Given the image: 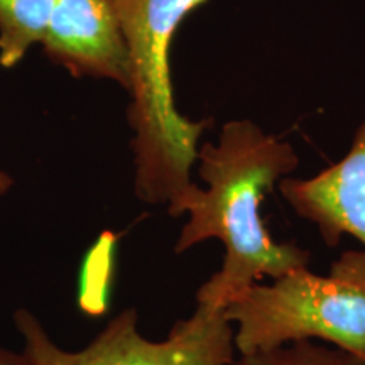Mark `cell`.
Segmentation results:
<instances>
[{
  "instance_id": "6da1fadb",
  "label": "cell",
  "mask_w": 365,
  "mask_h": 365,
  "mask_svg": "<svg viewBox=\"0 0 365 365\" xmlns=\"http://www.w3.org/2000/svg\"><path fill=\"white\" fill-rule=\"evenodd\" d=\"M196 163L208 188L193 185L168 213L190 215L175 245L178 254L208 239L225 245L223 266L198 289V304L225 309L261 277L277 279L308 267V250L274 240L261 217L264 196L298 168L293 145L250 120H230L217 144L200 145Z\"/></svg>"
},
{
  "instance_id": "7a4b0ae2",
  "label": "cell",
  "mask_w": 365,
  "mask_h": 365,
  "mask_svg": "<svg viewBox=\"0 0 365 365\" xmlns=\"http://www.w3.org/2000/svg\"><path fill=\"white\" fill-rule=\"evenodd\" d=\"M208 0H112L130 58L127 120L134 191L140 202L171 208L191 190V168L212 120L176 108L170 53L182 21Z\"/></svg>"
},
{
  "instance_id": "3957f363",
  "label": "cell",
  "mask_w": 365,
  "mask_h": 365,
  "mask_svg": "<svg viewBox=\"0 0 365 365\" xmlns=\"http://www.w3.org/2000/svg\"><path fill=\"white\" fill-rule=\"evenodd\" d=\"M223 314L242 355L322 339L365 360V252L345 250L325 277L304 267L250 286Z\"/></svg>"
},
{
  "instance_id": "277c9868",
  "label": "cell",
  "mask_w": 365,
  "mask_h": 365,
  "mask_svg": "<svg viewBox=\"0 0 365 365\" xmlns=\"http://www.w3.org/2000/svg\"><path fill=\"white\" fill-rule=\"evenodd\" d=\"M14 322L33 365H234L232 323L223 309L205 304L175 323L163 341L144 339L137 330V312L125 309L80 352L59 349L27 309L14 314Z\"/></svg>"
},
{
  "instance_id": "5b68a950",
  "label": "cell",
  "mask_w": 365,
  "mask_h": 365,
  "mask_svg": "<svg viewBox=\"0 0 365 365\" xmlns=\"http://www.w3.org/2000/svg\"><path fill=\"white\" fill-rule=\"evenodd\" d=\"M41 44L75 78L108 80L129 91V48L112 0H56Z\"/></svg>"
},
{
  "instance_id": "8992f818",
  "label": "cell",
  "mask_w": 365,
  "mask_h": 365,
  "mask_svg": "<svg viewBox=\"0 0 365 365\" xmlns=\"http://www.w3.org/2000/svg\"><path fill=\"white\" fill-rule=\"evenodd\" d=\"M279 190L301 218L317 225L328 247L345 234L365 245V120L345 158L309 180L282 178Z\"/></svg>"
},
{
  "instance_id": "52a82bcc",
  "label": "cell",
  "mask_w": 365,
  "mask_h": 365,
  "mask_svg": "<svg viewBox=\"0 0 365 365\" xmlns=\"http://www.w3.org/2000/svg\"><path fill=\"white\" fill-rule=\"evenodd\" d=\"M56 0H0V66L14 68L43 43Z\"/></svg>"
},
{
  "instance_id": "ba28073f",
  "label": "cell",
  "mask_w": 365,
  "mask_h": 365,
  "mask_svg": "<svg viewBox=\"0 0 365 365\" xmlns=\"http://www.w3.org/2000/svg\"><path fill=\"white\" fill-rule=\"evenodd\" d=\"M239 365H365V360L340 346L328 349L309 340H298L266 352L242 355Z\"/></svg>"
},
{
  "instance_id": "9c48e42d",
  "label": "cell",
  "mask_w": 365,
  "mask_h": 365,
  "mask_svg": "<svg viewBox=\"0 0 365 365\" xmlns=\"http://www.w3.org/2000/svg\"><path fill=\"white\" fill-rule=\"evenodd\" d=\"M0 365H33L24 354H12L9 350L0 349Z\"/></svg>"
},
{
  "instance_id": "30bf717a",
  "label": "cell",
  "mask_w": 365,
  "mask_h": 365,
  "mask_svg": "<svg viewBox=\"0 0 365 365\" xmlns=\"http://www.w3.org/2000/svg\"><path fill=\"white\" fill-rule=\"evenodd\" d=\"M12 185H14V180H12V178L9 176L7 173L0 171V195L7 193V191L12 188Z\"/></svg>"
}]
</instances>
